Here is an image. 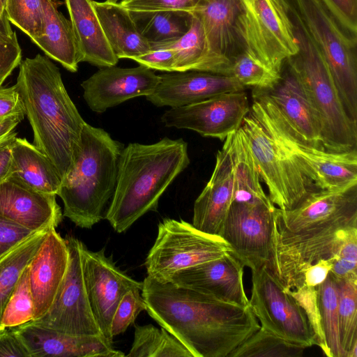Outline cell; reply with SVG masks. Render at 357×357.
I'll return each instance as SVG.
<instances>
[{"label": "cell", "instance_id": "20", "mask_svg": "<svg viewBox=\"0 0 357 357\" xmlns=\"http://www.w3.org/2000/svg\"><path fill=\"white\" fill-rule=\"evenodd\" d=\"M244 266L229 250L222 257L174 273L169 282L214 299L249 306L243 275Z\"/></svg>", "mask_w": 357, "mask_h": 357}, {"label": "cell", "instance_id": "34", "mask_svg": "<svg viewBox=\"0 0 357 357\" xmlns=\"http://www.w3.org/2000/svg\"><path fill=\"white\" fill-rule=\"evenodd\" d=\"M130 13L138 30L151 47L179 39L189 30L192 19L190 12L183 10Z\"/></svg>", "mask_w": 357, "mask_h": 357}, {"label": "cell", "instance_id": "45", "mask_svg": "<svg viewBox=\"0 0 357 357\" xmlns=\"http://www.w3.org/2000/svg\"><path fill=\"white\" fill-rule=\"evenodd\" d=\"M22 61V50L15 31L0 33V87Z\"/></svg>", "mask_w": 357, "mask_h": 357}, {"label": "cell", "instance_id": "42", "mask_svg": "<svg viewBox=\"0 0 357 357\" xmlns=\"http://www.w3.org/2000/svg\"><path fill=\"white\" fill-rule=\"evenodd\" d=\"M139 289L129 290L120 300L111 322L110 334L112 339L124 333L130 326L134 325L139 314L146 311V303Z\"/></svg>", "mask_w": 357, "mask_h": 357}, {"label": "cell", "instance_id": "10", "mask_svg": "<svg viewBox=\"0 0 357 357\" xmlns=\"http://www.w3.org/2000/svg\"><path fill=\"white\" fill-rule=\"evenodd\" d=\"M241 129L271 202L281 210L294 208L311 190L312 183L250 110Z\"/></svg>", "mask_w": 357, "mask_h": 357}, {"label": "cell", "instance_id": "55", "mask_svg": "<svg viewBox=\"0 0 357 357\" xmlns=\"http://www.w3.org/2000/svg\"><path fill=\"white\" fill-rule=\"evenodd\" d=\"M6 0H0V15L7 17L5 13V5Z\"/></svg>", "mask_w": 357, "mask_h": 357}, {"label": "cell", "instance_id": "38", "mask_svg": "<svg viewBox=\"0 0 357 357\" xmlns=\"http://www.w3.org/2000/svg\"><path fill=\"white\" fill-rule=\"evenodd\" d=\"M305 348L285 340L260 328L238 346L228 357H294L301 356Z\"/></svg>", "mask_w": 357, "mask_h": 357}, {"label": "cell", "instance_id": "22", "mask_svg": "<svg viewBox=\"0 0 357 357\" xmlns=\"http://www.w3.org/2000/svg\"><path fill=\"white\" fill-rule=\"evenodd\" d=\"M234 132L227 136L218 151L211 176L194 204L192 225L218 236L233 200Z\"/></svg>", "mask_w": 357, "mask_h": 357}, {"label": "cell", "instance_id": "56", "mask_svg": "<svg viewBox=\"0 0 357 357\" xmlns=\"http://www.w3.org/2000/svg\"><path fill=\"white\" fill-rule=\"evenodd\" d=\"M10 134H11V132H10V134H8V135H6V136H5V137H3L1 138V139H0V144H1V143H3L6 139H7L9 137V136L10 135Z\"/></svg>", "mask_w": 357, "mask_h": 357}, {"label": "cell", "instance_id": "33", "mask_svg": "<svg viewBox=\"0 0 357 357\" xmlns=\"http://www.w3.org/2000/svg\"><path fill=\"white\" fill-rule=\"evenodd\" d=\"M192 15L190 27L182 37L171 43L153 45L151 48L165 47L174 51V72L197 70L221 74L209 55L202 22L195 14Z\"/></svg>", "mask_w": 357, "mask_h": 357}, {"label": "cell", "instance_id": "18", "mask_svg": "<svg viewBox=\"0 0 357 357\" xmlns=\"http://www.w3.org/2000/svg\"><path fill=\"white\" fill-rule=\"evenodd\" d=\"M201 21L209 55L222 75H231L233 60L248 51L241 0H201L190 12Z\"/></svg>", "mask_w": 357, "mask_h": 357}, {"label": "cell", "instance_id": "32", "mask_svg": "<svg viewBox=\"0 0 357 357\" xmlns=\"http://www.w3.org/2000/svg\"><path fill=\"white\" fill-rule=\"evenodd\" d=\"M47 225L33 231L0 255V331L6 305L26 267L37 252L49 229Z\"/></svg>", "mask_w": 357, "mask_h": 357}, {"label": "cell", "instance_id": "12", "mask_svg": "<svg viewBox=\"0 0 357 357\" xmlns=\"http://www.w3.org/2000/svg\"><path fill=\"white\" fill-rule=\"evenodd\" d=\"M252 284L249 306L261 327L305 348L316 345L304 310L266 266L252 270Z\"/></svg>", "mask_w": 357, "mask_h": 357}, {"label": "cell", "instance_id": "21", "mask_svg": "<svg viewBox=\"0 0 357 357\" xmlns=\"http://www.w3.org/2000/svg\"><path fill=\"white\" fill-rule=\"evenodd\" d=\"M30 357H123L102 335H74L38 325L32 321L13 327Z\"/></svg>", "mask_w": 357, "mask_h": 357}, {"label": "cell", "instance_id": "48", "mask_svg": "<svg viewBox=\"0 0 357 357\" xmlns=\"http://www.w3.org/2000/svg\"><path fill=\"white\" fill-rule=\"evenodd\" d=\"M33 231L0 216V255Z\"/></svg>", "mask_w": 357, "mask_h": 357}, {"label": "cell", "instance_id": "52", "mask_svg": "<svg viewBox=\"0 0 357 357\" xmlns=\"http://www.w3.org/2000/svg\"><path fill=\"white\" fill-rule=\"evenodd\" d=\"M17 132H12L9 137L0 144V183L6 179L10 173L12 149Z\"/></svg>", "mask_w": 357, "mask_h": 357}, {"label": "cell", "instance_id": "36", "mask_svg": "<svg viewBox=\"0 0 357 357\" xmlns=\"http://www.w3.org/2000/svg\"><path fill=\"white\" fill-rule=\"evenodd\" d=\"M335 279L338 291L340 344L344 357H357V277Z\"/></svg>", "mask_w": 357, "mask_h": 357}, {"label": "cell", "instance_id": "37", "mask_svg": "<svg viewBox=\"0 0 357 357\" xmlns=\"http://www.w3.org/2000/svg\"><path fill=\"white\" fill-rule=\"evenodd\" d=\"M321 325L327 348V356L344 357L339 333L337 284L330 273L317 287Z\"/></svg>", "mask_w": 357, "mask_h": 357}, {"label": "cell", "instance_id": "46", "mask_svg": "<svg viewBox=\"0 0 357 357\" xmlns=\"http://www.w3.org/2000/svg\"><path fill=\"white\" fill-rule=\"evenodd\" d=\"M132 60L152 70L174 72L175 54L171 48L153 49Z\"/></svg>", "mask_w": 357, "mask_h": 357}, {"label": "cell", "instance_id": "6", "mask_svg": "<svg viewBox=\"0 0 357 357\" xmlns=\"http://www.w3.org/2000/svg\"><path fill=\"white\" fill-rule=\"evenodd\" d=\"M286 1L326 62L347 114L357 123V33L322 0Z\"/></svg>", "mask_w": 357, "mask_h": 357}, {"label": "cell", "instance_id": "24", "mask_svg": "<svg viewBox=\"0 0 357 357\" xmlns=\"http://www.w3.org/2000/svg\"><path fill=\"white\" fill-rule=\"evenodd\" d=\"M69 252L65 238L52 227L28 265L33 303V319L43 317L52 305L67 271Z\"/></svg>", "mask_w": 357, "mask_h": 357}, {"label": "cell", "instance_id": "50", "mask_svg": "<svg viewBox=\"0 0 357 357\" xmlns=\"http://www.w3.org/2000/svg\"><path fill=\"white\" fill-rule=\"evenodd\" d=\"M15 114H24V107L15 85L0 87V119Z\"/></svg>", "mask_w": 357, "mask_h": 357}, {"label": "cell", "instance_id": "7", "mask_svg": "<svg viewBox=\"0 0 357 357\" xmlns=\"http://www.w3.org/2000/svg\"><path fill=\"white\" fill-rule=\"evenodd\" d=\"M250 111L287 153L315 189H334L357 181V150L330 152L303 142L264 91H253Z\"/></svg>", "mask_w": 357, "mask_h": 357}, {"label": "cell", "instance_id": "4", "mask_svg": "<svg viewBox=\"0 0 357 357\" xmlns=\"http://www.w3.org/2000/svg\"><path fill=\"white\" fill-rule=\"evenodd\" d=\"M123 149L105 130L85 122L80 146L57 194L63 204V215L76 226L91 229L105 218Z\"/></svg>", "mask_w": 357, "mask_h": 357}, {"label": "cell", "instance_id": "27", "mask_svg": "<svg viewBox=\"0 0 357 357\" xmlns=\"http://www.w3.org/2000/svg\"><path fill=\"white\" fill-rule=\"evenodd\" d=\"M82 56V62L104 68L119 59L105 35L93 0H64Z\"/></svg>", "mask_w": 357, "mask_h": 357}, {"label": "cell", "instance_id": "15", "mask_svg": "<svg viewBox=\"0 0 357 357\" xmlns=\"http://www.w3.org/2000/svg\"><path fill=\"white\" fill-rule=\"evenodd\" d=\"M250 110L244 91L217 95L203 101L171 107L161 116L165 126L193 130L221 141L237 131Z\"/></svg>", "mask_w": 357, "mask_h": 357}, {"label": "cell", "instance_id": "28", "mask_svg": "<svg viewBox=\"0 0 357 357\" xmlns=\"http://www.w3.org/2000/svg\"><path fill=\"white\" fill-rule=\"evenodd\" d=\"M42 33L31 40L66 70L75 73L82 62L79 45L70 20L59 11L55 0H43Z\"/></svg>", "mask_w": 357, "mask_h": 357}, {"label": "cell", "instance_id": "53", "mask_svg": "<svg viewBox=\"0 0 357 357\" xmlns=\"http://www.w3.org/2000/svg\"><path fill=\"white\" fill-rule=\"evenodd\" d=\"M24 114H15L0 119V139L13 131L24 119Z\"/></svg>", "mask_w": 357, "mask_h": 357}, {"label": "cell", "instance_id": "16", "mask_svg": "<svg viewBox=\"0 0 357 357\" xmlns=\"http://www.w3.org/2000/svg\"><path fill=\"white\" fill-rule=\"evenodd\" d=\"M81 257L83 279L94 319L101 333L109 340L113 314L123 296L129 290H142V282L130 278L118 268L105 248L91 251L82 243Z\"/></svg>", "mask_w": 357, "mask_h": 357}, {"label": "cell", "instance_id": "5", "mask_svg": "<svg viewBox=\"0 0 357 357\" xmlns=\"http://www.w3.org/2000/svg\"><path fill=\"white\" fill-rule=\"evenodd\" d=\"M298 52L286 61L298 77L319 120L324 149H356L357 123L347 114L326 62L289 6Z\"/></svg>", "mask_w": 357, "mask_h": 357}, {"label": "cell", "instance_id": "49", "mask_svg": "<svg viewBox=\"0 0 357 357\" xmlns=\"http://www.w3.org/2000/svg\"><path fill=\"white\" fill-rule=\"evenodd\" d=\"M0 357H30L14 328L0 331Z\"/></svg>", "mask_w": 357, "mask_h": 357}, {"label": "cell", "instance_id": "54", "mask_svg": "<svg viewBox=\"0 0 357 357\" xmlns=\"http://www.w3.org/2000/svg\"><path fill=\"white\" fill-rule=\"evenodd\" d=\"M13 31L8 18L0 15V33H12Z\"/></svg>", "mask_w": 357, "mask_h": 357}, {"label": "cell", "instance_id": "1", "mask_svg": "<svg viewBox=\"0 0 357 357\" xmlns=\"http://www.w3.org/2000/svg\"><path fill=\"white\" fill-rule=\"evenodd\" d=\"M146 311L193 357H228L259 328L250 306L223 302L147 275Z\"/></svg>", "mask_w": 357, "mask_h": 357}, {"label": "cell", "instance_id": "35", "mask_svg": "<svg viewBox=\"0 0 357 357\" xmlns=\"http://www.w3.org/2000/svg\"><path fill=\"white\" fill-rule=\"evenodd\" d=\"M135 325V324H134ZM129 357H193L192 354L165 328L148 324L135 325L134 340Z\"/></svg>", "mask_w": 357, "mask_h": 357}, {"label": "cell", "instance_id": "44", "mask_svg": "<svg viewBox=\"0 0 357 357\" xmlns=\"http://www.w3.org/2000/svg\"><path fill=\"white\" fill-rule=\"evenodd\" d=\"M201 0H123L119 3L132 12L183 10L192 12Z\"/></svg>", "mask_w": 357, "mask_h": 357}, {"label": "cell", "instance_id": "3", "mask_svg": "<svg viewBox=\"0 0 357 357\" xmlns=\"http://www.w3.org/2000/svg\"><path fill=\"white\" fill-rule=\"evenodd\" d=\"M189 164L188 143L181 138L128 144L119 157L116 188L105 219L122 233L147 212L157 211L162 195Z\"/></svg>", "mask_w": 357, "mask_h": 357}, {"label": "cell", "instance_id": "43", "mask_svg": "<svg viewBox=\"0 0 357 357\" xmlns=\"http://www.w3.org/2000/svg\"><path fill=\"white\" fill-rule=\"evenodd\" d=\"M285 291L291 295L304 310L314 331L316 345L319 347L326 356L327 348L321 325L317 287L302 285L297 289Z\"/></svg>", "mask_w": 357, "mask_h": 357}, {"label": "cell", "instance_id": "39", "mask_svg": "<svg viewBox=\"0 0 357 357\" xmlns=\"http://www.w3.org/2000/svg\"><path fill=\"white\" fill-rule=\"evenodd\" d=\"M231 75L244 87L250 86L259 91L273 89L281 79V73L268 67L248 51L233 60Z\"/></svg>", "mask_w": 357, "mask_h": 357}, {"label": "cell", "instance_id": "19", "mask_svg": "<svg viewBox=\"0 0 357 357\" xmlns=\"http://www.w3.org/2000/svg\"><path fill=\"white\" fill-rule=\"evenodd\" d=\"M159 75L139 65L135 68L104 67L83 81V97L96 113L138 97L147 96L155 89Z\"/></svg>", "mask_w": 357, "mask_h": 357}, {"label": "cell", "instance_id": "57", "mask_svg": "<svg viewBox=\"0 0 357 357\" xmlns=\"http://www.w3.org/2000/svg\"><path fill=\"white\" fill-rule=\"evenodd\" d=\"M105 1H107L108 2H111V3H120L123 0H105Z\"/></svg>", "mask_w": 357, "mask_h": 357}, {"label": "cell", "instance_id": "26", "mask_svg": "<svg viewBox=\"0 0 357 357\" xmlns=\"http://www.w3.org/2000/svg\"><path fill=\"white\" fill-rule=\"evenodd\" d=\"M281 79L271 90L264 91L273 100L282 116L306 144L324 149L321 130L317 116L294 73L284 63Z\"/></svg>", "mask_w": 357, "mask_h": 357}, {"label": "cell", "instance_id": "9", "mask_svg": "<svg viewBox=\"0 0 357 357\" xmlns=\"http://www.w3.org/2000/svg\"><path fill=\"white\" fill-rule=\"evenodd\" d=\"M228 250L221 237L203 232L185 220L166 218L158 224L144 266L147 275L168 282L174 273L220 257Z\"/></svg>", "mask_w": 357, "mask_h": 357}, {"label": "cell", "instance_id": "13", "mask_svg": "<svg viewBox=\"0 0 357 357\" xmlns=\"http://www.w3.org/2000/svg\"><path fill=\"white\" fill-rule=\"evenodd\" d=\"M69 261L65 277L48 311L33 322L74 335H102L88 300L82 273V242L72 236L65 238Z\"/></svg>", "mask_w": 357, "mask_h": 357}, {"label": "cell", "instance_id": "2", "mask_svg": "<svg viewBox=\"0 0 357 357\" xmlns=\"http://www.w3.org/2000/svg\"><path fill=\"white\" fill-rule=\"evenodd\" d=\"M15 85L33 132V144L54 165L62 181L80 146L85 121L60 70L48 57L38 54L21 61Z\"/></svg>", "mask_w": 357, "mask_h": 357}, {"label": "cell", "instance_id": "17", "mask_svg": "<svg viewBox=\"0 0 357 357\" xmlns=\"http://www.w3.org/2000/svg\"><path fill=\"white\" fill-rule=\"evenodd\" d=\"M357 215V181L334 189H314L293 208L274 211L280 231L300 233Z\"/></svg>", "mask_w": 357, "mask_h": 357}, {"label": "cell", "instance_id": "41", "mask_svg": "<svg viewBox=\"0 0 357 357\" xmlns=\"http://www.w3.org/2000/svg\"><path fill=\"white\" fill-rule=\"evenodd\" d=\"M6 15L10 22L31 40L42 33L43 24V0H6Z\"/></svg>", "mask_w": 357, "mask_h": 357}, {"label": "cell", "instance_id": "23", "mask_svg": "<svg viewBox=\"0 0 357 357\" xmlns=\"http://www.w3.org/2000/svg\"><path fill=\"white\" fill-rule=\"evenodd\" d=\"M244 89L231 75L197 70L171 72L159 75L158 85L146 98L157 107H178Z\"/></svg>", "mask_w": 357, "mask_h": 357}, {"label": "cell", "instance_id": "25", "mask_svg": "<svg viewBox=\"0 0 357 357\" xmlns=\"http://www.w3.org/2000/svg\"><path fill=\"white\" fill-rule=\"evenodd\" d=\"M0 216L36 231L47 225L56 227L63 215L55 195L34 190L7 178L0 183Z\"/></svg>", "mask_w": 357, "mask_h": 357}, {"label": "cell", "instance_id": "30", "mask_svg": "<svg viewBox=\"0 0 357 357\" xmlns=\"http://www.w3.org/2000/svg\"><path fill=\"white\" fill-rule=\"evenodd\" d=\"M38 192L57 195L61 178L51 160L25 138L16 137L9 176Z\"/></svg>", "mask_w": 357, "mask_h": 357}, {"label": "cell", "instance_id": "47", "mask_svg": "<svg viewBox=\"0 0 357 357\" xmlns=\"http://www.w3.org/2000/svg\"><path fill=\"white\" fill-rule=\"evenodd\" d=\"M340 22L357 33V0H322Z\"/></svg>", "mask_w": 357, "mask_h": 357}, {"label": "cell", "instance_id": "29", "mask_svg": "<svg viewBox=\"0 0 357 357\" xmlns=\"http://www.w3.org/2000/svg\"><path fill=\"white\" fill-rule=\"evenodd\" d=\"M93 3L107 40L119 59H133L152 50L138 30L130 10L119 3L93 0Z\"/></svg>", "mask_w": 357, "mask_h": 357}, {"label": "cell", "instance_id": "11", "mask_svg": "<svg viewBox=\"0 0 357 357\" xmlns=\"http://www.w3.org/2000/svg\"><path fill=\"white\" fill-rule=\"evenodd\" d=\"M241 25L248 51L280 73L298 52L286 0H241Z\"/></svg>", "mask_w": 357, "mask_h": 357}, {"label": "cell", "instance_id": "31", "mask_svg": "<svg viewBox=\"0 0 357 357\" xmlns=\"http://www.w3.org/2000/svg\"><path fill=\"white\" fill-rule=\"evenodd\" d=\"M233 160L232 202L273 205L263 190L255 161L240 128L234 135Z\"/></svg>", "mask_w": 357, "mask_h": 357}, {"label": "cell", "instance_id": "40", "mask_svg": "<svg viewBox=\"0 0 357 357\" xmlns=\"http://www.w3.org/2000/svg\"><path fill=\"white\" fill-rule=\"evenodd\" d=\"M33 319V303L27 266L6 305L1 319V326L3 329L13 328Z\"/></svg>", "mask_w": 357, "mask_h": 357}, {"label": "cell", "instance_id": "8", "mask_svg": "<svg viewBox=\"0 0 357 357\" xmlns=\"http://www.w3.org/2000/svg\"><path fill=\"white\" fill-rule=\"evenodd\" d=\"M355 239L357 215L296 234L280 231L273 223L271 251L266 267L284 291L295 289L303 285V273L310 266L320 259H332L334 264L344 246Z\"/></svg>", "mask_w": 357, "mask_h": 357}, {"label": "cell", "instance_id": "51", "mask_svg": "<svg viewBox=\"0 0 357 357\" xmlns=\"http://www.w3.org/2000/svg\"><path fill=\"white\" fill-rule=\"evenodd\" d=\"M333 266L332 259H320L303 273V285L317 287L328 277Z\"/></svg>", "mask_w": 357, "mask_h": 357}, {"label": "cell", "instance_id": "14", "mask_svg": "<svg viewBox=\"0 0 357 357\" xmlns=\"http://www.w3.org/2000/svg\"><path fill=\"white\" fill-rule=\"evenodd\" d=\"M276 206L232 202L220 233L231 252L251 270L266 266Z\"/></svg>", "mask_w": 357, "mask_h": 357}]
</instances>
